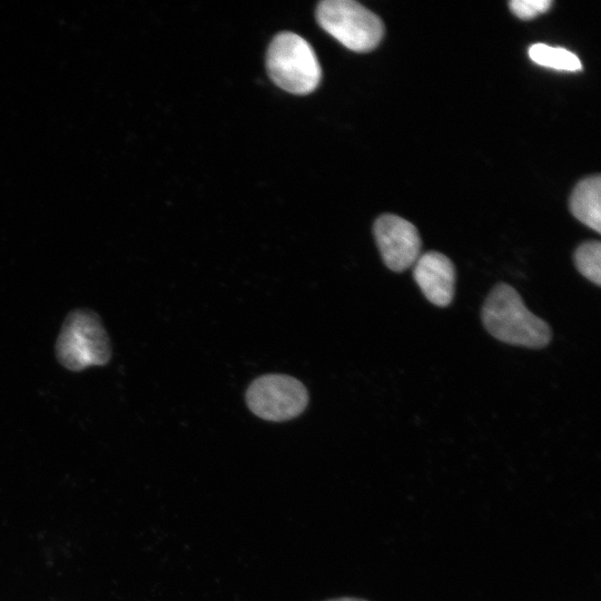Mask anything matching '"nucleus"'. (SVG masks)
I'll list each match as a JSON object with an SVG mask.
<instances>
[{
  "mask_svg": "<svg viewBox=\"0 0 601 601\" xmlns=\"http://www.w3.org/2000/svg\"><path fill=\"white\" fill-rule=\"evenodd\" d=\"M485 329L496 339L530 348H541L551 341V328L530 312L520 294L499 283L487 295L482 308Z\"/></svg>",
  "mask_w": 601,
  "mask_h": 601,
  "instance_id": "f257e3e1",
  "label": "nucleus"
},
{
  "mask_svg": "<svg viewBox=\"0 0 601 601\" xmlns=\"http://www.w3.org/2000/svg\"><path fill=\"white\" fill-rule=\"evenodd\" d=\"M55 354L59 364L71 372L106 365L112 349L100 316L90 308L69 312L58 334Z\"/></svg>",
  "mask_w": 601,
  "mask_h": 601,
  "instance_id": "f03ea898",
  "label": "nucleus"
},
{
  "mask_svg": "<svg viewBox=\"0 0 601 601\" xmlns=\"http://www.w3.org/2000/svg\"><path fill=\"white\" fill-rule=\"evenodd\" d=\"M266 68L276 86L294 95L314 91L322 78L312 46L289 31L280 32L272 40L266 53Z\"/></svg>",
  "mask_w": 601,
  "mask_h": 601,
  "instance_id": "7ed1b4c3",
  "label": "nucleus"
},
{
  "mask_svg": "<svg viewBox=\"0 0 601 601\" xmlns=\"http://www.w3.org/2000/svg\"><path fill=\"white\" fill-rule=\"evenodd\" d=\"M316 19L327 33L355 52L375 49L384 36L381 18L353 0L319 2Z\"/></svg>",
  "mask_w": 601,
  "mask_h": 601,
  "instance_id": "20e7f679",
  "label": "nucleus"
},
{
  "mask_svg": "<svg viewBox=\"0 0 601 601\" xmlns=\"http://www.w3.org/2000/svg\"><path fill=\"white\" fill-rule=\"evenodd\" d=\"M246 402L258 417L283 422L298 416L307 406L308 393L296 378L284 374L263 375L248 386Z\"/></svg>",
  "mask_w": 601,
  "mask_h": 601,
  "instance_id": "39448f33",
  "label": "nucleus"
},
{
  "mask_svg": "<svg viewBox=\"0 0 601 601\" xmlns=\"http://www.w3.org/2000/svg\"><path fill=\"white\" fill-rule=\"evenodd\" d=\"M373 234L385 265L393 272L407 269L421 256L422 243L416 227L400 216H380Z\"/></svg>",
  "mask_w": 601,
  "mask_h": 601,
  "instance_id": "423d86ee",
  "label": "nucleus"
},
{
  "mask_svg": "<svg viewBox=\"0 0 601 601\" xmlns=\"http://www.w3.org/2000/svg\"><path fill=\"white\" fill-rule=\"evenodd\" d=\"M413 275L428 302L440 307L451 304L454 296L455 268L449 257L439 252H427L415 262Z\"/></svg>",
  "mask_w": 601,
  "mask_h": 601,
  "instance_id": "0eeeda50",
  "label": "nucleus"
},
{
  "mask_svg": "<svg viewBox=\"0 0 601 601\" xmlns=\"http://www.w3.org/2000/svg\"><path fill=\"white\" fill-rule=\"evenodd\" d=\"M569 207L578 220L601 233V177L595 175L579 181L570 196Z\"/></svg>",
  "mask_w": 601,
  "mask_h": 601,
  "instance_id": "6e6552de",
  "label": "nucleus"
},
{
  "mask_svg": "<svg viewBox=\"0 0 601 601\" xmlns=\"http://www.w3.org/2000/svg\"><path fill=\"white\" fill-rule=\"evenodd\" d=\"M530 59L543 67L561 71H579L582 65L578 56L561 47H551L545 43H534L529 48Z\"/></svg>",
  "mask_w": 601,
  "mask_h": 601,
  "instance_id": "1a4fd4ad",
  "label": "nucleus"
},
{
  "mask_svg": "<svg viewBox=\"0 0 601 601\" xmlns=\"http://www.w3.org/2000/svg\"><path fill=\"white\" fill-rule=\"evenodd\" d=\"M577 269L585 278L601 285V244L599 240L582 243L574 252Z\"/></svg>",
  "mask_w": 601,
  "mask_h": 601,
  "instance_id": "9d476101",
  "label": "nucleus"
},
{
  "mask_svg": "<svg viewBox=\"0 0 601 601\" xmlns=\"http://www.w3.org/2000/svg\"><path fill=\"white\" fill-rule=\"evenodd\" d=\"M551 0H513L509 2L511 12L522 20H530L546 12Z\"/></svg>",
  "mask_w": 601,
  "mask_h": 601,
  "instance_id": "9b49d317",
  "label": "nucleus"
},
{
  "mask_svg": "<svg viewBox=\"0 0 601 601\" xmlns=\"http://www.w3.org/2000/svg\"><path fill=\"white\" fill-rule=\"evenodd\" d=\"M327 601H366V600L357 599V598H338V599H331Z\"/></svg>",
  "mask_w": 601,
  "mask_h": 601,
  "instance_id": "f8f14e48",
  "label": "nucleus"
}]
</instances>
